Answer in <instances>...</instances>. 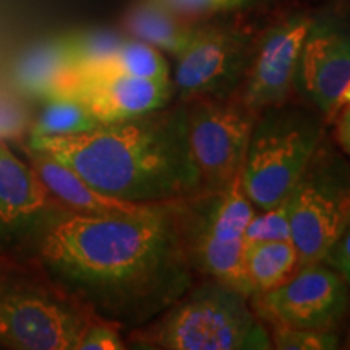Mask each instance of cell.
Listing matches in <instances>:
<instances>
[{
  "label": "cell",
  "instance_id": "obj_27",
  "mask_svg": "<svg viewBox=\"0 0 350 350\" xmlns=\"http://www.w3.org/2000/svg\"><path fill=\"white\" fill-rule=\"evenodd\" d=\"M334 137L344 154H347L350 157V106L349 104H345V106L338 112V116H336Z\"/></svg>",
  "mask_w": 350,
  "mask_h": 350
},
{
  "label": "cell",
  "instance_id": "obj_2",
  "mask_svg": "<svg viewBox=\"0 0 350 350\" xmlns=\"http://www.w3.org/2000/svg\"><path fill=\"white\" fill-rule=\"evenodd\" d=\"M28 146L75 170L96 190L120 200L164 203L201 190L185 103L98 124L80 133L29 138Z\"/></svg>",
  "mask_w": 350,
  "mask_h": 350
},
{
  "label": "cell",
  "instance_id": "obj_1",
  "mask_svg": "<svg viewBox=\"0 0 350 350\" xmlns=\"http://www.w3.org/2000/svg\"><path fill=\"white\" fill-rule=\"evenodd\" d=\"M26 240L57 286L119 326L152 321L196 282L175 201L109 214L62 206Z\"/></svg>",
  "mask_w": 350,
  "mask_h": 350
},
{
  "label": "cell",
  "instance_id": "obj_23",
  "mask_svg": "<svg viewBox=\"0 0 350 350\" xmlns=\"http://www.w3.org/2000/svg\"><path fill=\"white\" fill-rule=\"evenodd\" d=\"M273 349L278 350H334L339 349V336L336 331L306 329L273 325L269 326Z\"/></svg>",
  "mask_w": 350,
  "mask_h": 350
},
{
  "label": "cell",
  "instance_id": "obj_24",
  "mask_svg": "<svg viewBox=\"0 0 350 350\" xmlns=\"http://www.w3.org/2000/svg\"><path fill=\"white\" fill-rule=\"evenodd\" d=\"M169 10L191 21H203L209 16L250 8L261 0H157Z\"/></svg>",
  "mask_w": 350,
  "mask_h": 350
},
{
  "label": "cell",
  "instance_id": "obj_20",
  "mask_svg": "<svg viewBox=\"0 0 350 350\" xmlns=\"http://www.w3.org/2000/svg\"><path fill=\"white\" fill-rule=\"evenodd\" d=\"M99 122L93 113L75 99L54 98L46 99V107L33 126L31 137H62L91 130Z\"/></svg>",
  "mask_w": 350,
  "mask_h": 350
},
{
  "label": "cell",
  "instance_id": "obj_28",
  "mask_svg": "<svg viewBox=\"0 0 350 350\" xmlns=\"http://www.w3.org/2000/svg\"><path fill=\"white\" fill-rule=\"evenodd\" d=\"M342 104L344 106L345 104H349L350 106V83L344 88V91H342Z\"/></svg>",
  "mask_w": 350,
  "mask_h": 350
},
{
  "label": "cell",
  "instance_id": "obj_13",
  "mask_svg": "<svg viewBox=\"0 0 350 350\" xmlns=\"http://www.w3.org/2000/svg\"><path fill=\"white\" fill-rule=\"evenodd\" d=\"M54 98L75 99L93 113L99 124H107L167 106L174 99V90L172 80H150L119 72L72 70L46 99Z\"/></svg>",
  "mask_w": 350,
  "mask_h": 350
},
{
  "label": "cell",
  "instance_id": "obj_4",
  "mask_svg": "<svg viewBox=\"0 0 350 350\" xmlns=\"http://www.w3.org/2000/svg\"><path fill=\"white\" fill-rule=\"evenodd\" d=\"M317 109L281 104L258 113L240 182L255 209H268L291 195L306 164L326 138Z\"/></svg>",
  "mask_w": 350,
  "mask_h": 350
},
{
  "label": "cell",
  "instance_id": "obj_10",
  "mask_svg": "<svg viewBox=\"0 0 350 350\" xmlns=\"http://www.w3.org/2000/svg\"><path fill=\"white\" fill-rule=\"evenodd\" d=\"M250 305L268 326L338 332L350 310V288L338 271L317 261L299 266L278 287L252 295Z\"/></svg>",
  "mask_w": 350,
  "mask_h": 350
},
{
  "label": "cell",
  "instance_id": "obj_5",
  "mask_svg": "<svg viewBox=\"0 0 350 350\" xmlns=\"http://www.w3.org/2000/svg\"><path fill=\"white\" fill-rule=\"evenodd\" d=\"M96 319L100 318L47 274L41 279L0 261V347L78 350Z\"/></svg>",
  "mask_w": 350,
  "mask_h": 350
},
{
  "label": "cell",
  "instance_id": "obj_11",
  "mask_svg": "<svg viewBox=\"0 0 350 350\" xmlns=\"http://www.w3.org/2000/svg\"><path fill=\"white\" fill-rule=\"evenodd\" d=\"M313 16L291 13L258 34L250 64L234 96L243 106L260 113L288 103L295 90V73L301 46Z\"/></svg>",
  "mask_w": 350,
  "mask_h": 350
},
{
  "label": "cell",
  "instance_id": "obj_16",
  "mask_svg": "<svg viewBox=\"0 0 350 350\" xmlns=\"http://www.w3.org/2000/svg\"><path fill=\"white\" fill-rule=\"evenodd\" d=\"M122 25L133 39L178 57L195 38L200 21L183 18L157 0H138L125 12Z\"/></svg>",
  "mask_w": 350,
  "mask_h": 350
},
{
  "label": "cell",
  "instance_id": "obj_12",
  "mask_svg": "<svg viewBox=\"0 0 350 350\" xmlns=\"http://www.w3.org/2000/svg\"><path fill=\"white\" fill-rule=\"evenodd\" d=\"M350 83V21L336 13L313 16L301 46L295 91L329 122L344 107Z\"/></svg>",
  "mask_w": 350,
  "mask_h": 350
},
{
  "label": "cell",
  "instance_id": "obj_26",
  "mask_svg": "<svg viewBox=\"0 0 350 350\" xmlns=\"http://www.w3.org/2000/svg\"><path fill=\"white\" fill-rule=\"evenodd\" d=\"M323 262L342 275L350 288V224L323 258Z\"/></svg>",
  "mask_w": 350,
  "mask_h": 350
},
{
  "label": "cell",
  "instance_id": "obj_18",
  "mask_svg": "<svg viewBox=\"0 0 350 350\" xmlns=\"http://www.w3.org/2000/svg\"><path fill=\"white\" fill-rule=\"evenodd\" d=\"M73 70L65 38H55L34 47L20 60L15 78L26 93L46 99L60 80Z\"/></svg>",
  "mask_w": 350,
  "mask_h": 350
},
{
  "label": "cell",
  "instance_id": "obj_9",
  "mask_svg": "<svg viewBox=\"0 0 350 350\" xmlns=\"http://www.w3.org/2000/svg\"><path fill=\"white\" fill-rule=\"evenodd\" d=\"M187 107L188 139L201 190L229 185L242 174L258 113L235 98H203L187 103Z\"/></svg>",
  "mask_w": 350,
  "mask_h": 350
},
{
  "label": "cell",
  "instance_id": "obj_3",
  "mask_svg": "<svg viewBox=\"0 0 350 350\" xmlns=\"http://www.w3.org/2000/svg\"><path fill=\"white\" fill-rule=\"evenodd\" d=\"M131 342L161 350H268L269 331L250 299L214 279L195 282Z\"/></svg>",
  "mask_w": 350,
  "mask_h": 350
},
{
  "label": "cell",
  "instance_id": "obj_19",
  "mask_svg": "<svg viewBox=\"0 0 350 350\" xmlns=\"http://www.w3.org/2000/svg\"><path fill=\"white\" fill-rule=\"evenodd\" d=\"M83 72H119L131 77L150 78V80H170L169 64L164 59L163 52L133 38H126L116 55L103 67L83 70Z\"/></svg>",
  "mask_w": 350,
  "mask_h": 350
},
{
  "label": "cell",
  "instance_id": "obj_17",
  "mask_svg": "<svg viewBox=\"0 0 350 350\" xmlns=\"http://www.w3.org/2000/svg\"><path fill=\"white\" fill-rule=\"evenodd\" d=\"M299 268V252L292 240L247 243L243 250V274L250 297L268 292L287 281Z\"/></svg>",
  "mask_w": 350,
  "mask_h": 350
},
{
  "label": "cell",
  "instance_id": "obj_22",
  "mask_svg": "<svg viewBox=\"0 0 350 350\" xmlns=\"http://www.w3.org/2000/svg\"><path fill=\"white\" fill-rule=\"evenodd\" d=\"M284 240H292L287 198L273 208L256 209L245 229V245Z\"/></svg>",
  "mask_w": 350,
  "mask_h": 350
},
{
  "label": "cell",
  "instance_id": "obj_25",
  "mask_svg": "<svg viewBox=\"0 0 350 350\" xmlns=\"http://www.w3.org/2000/svg\"><path fill=\"white\" fill-rule=\"evenodd\" d=\"M125 347L119 334V325L106 319H96L91 323L78 344V350H120Z\"/></svg>",
  "mask_w": 350,
  "mask_h": 350
},
{
  "label": "cell",
  "instance_id": "obj_14",
  "mask_svg": "<svg viewBox=\"0 0 350 350\" xmlns=\"http://www.w3.org/2000/svg\"><path fill=\"white\" fill-rule=\"evenodd\" d=\"M62 206L36 170L0 143V242L29 239Z\"/></svg>",
  "mask_w": 350,
  "mask_h": 350
},
{
  "label": "cell",
  "instance_id": "obj_8",
  "mask_svg": "<svg viewBox=\"0 0 350 350\" xmlns=\"http://www.w3.org/2000/svg\"><path fill=\"white\" fill-rule=\"evenodd\" d=\"M258 34L237 21H200L195 38L180 55L172 90L177 103L230 98L242 83Z\"/></svg>",
  "mask_w": 350,
  "mask_h": 350
},
{
  "label": "cell",
  "instance_id": "obj_15",
  "mask_svg": "<svg viewBox=\"0 0 350 350\" xmlns=\"http://www.w3.org/2000/svg\"><path fill=\"white\" fill-rule=\"evenodd\" d=\"M25 152L29 159V165L36 170L39 178L46 183L51 193L64 206L70 209L91 214H109L137 211L143 204H146L120 200L96 190L86 180H83L75 170H72L54 159V157L44 154L41 151L26 146Z\"/></svg>",
  "mask_w": 350,
  "mask_h": 350
},
{
  "label": "cell",
  "instance_id": "obj_6",
  "mask_svg": "<svg viewBox=\"0 0 350 350\" xmlns=\"http://www.w3.org/2000/svg\"><path fill=\"white\" fill-rule=\"evenodd\" d=\"M177 226L196 275L237 288L250 299L243 274L245 229L255 206L245 195L240 177L217 190L175 200Z\"/></svg>",
  "mask_w": 350,
  "mask_h": 350
},
{
  "label": "cell",
  "instance_id": "obj_29",
  "mask_svg": "<svg viewBox=\"0 0 350 350\" xmlns=\"http://www.w3.org/2000/svg\"><path fill=\"white\" fill-rule=\"evenodd\" d=\"M345 349H350V325H349V329H347V336H345Z\"/></svg>",
  "mask_w": 350,
  "mask_h": 350
},
{
  "label": "cell",
  "instance_id": "obj_7",
  "mask_svg": "<svg viewBox=\"0 0 350 350\" xmlns=\"http://www.w3.org/2000/svg\"><path fill=\"white\" fill-rule=\"evenodd\" d=\"M299 266L323 261L350 224V163L325 138L287 196Z\"/></svg>",
  "mask_w": 350,
  "mask_h": 350
},
{
  "label": "cell",
  "instance_id": "obj_21",
  "mask_svg": "<svg viewBox=\"0 0 350 350\" xmlns=\"http://www.w3.org/2000/svg\"><path fill=\"white\" fill-rule=\"evenodd\" d=\"M73 70H93L103 67L116 55L125 36L113 29H83L72 34H65Z\"/></svg>",
  "mask_w": 350,
  "mask_h": 350
}]
</instances>
